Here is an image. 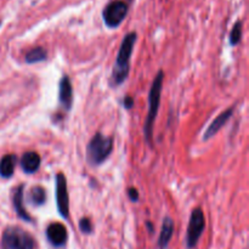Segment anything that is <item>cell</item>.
<instances>
[{
	"mask_svg": "<svg viewBox=\"0 0 249 249\" xmlns=\"http://www.w3.org/2000/svg\"><path fill=\"white\" fill-rule=\"evenodd\" d=\"M136 41V33L131 32L124 36L123 41H122L121 49L117 55L116 65L113 67V72H112V82L113 85H119L122 83L125 82L126 77L129 74V63H130L131 53H133L134 45Z\"/></svg>",
	"mask_w": 249,
	"mask_h": 249,
	"instance_id": "1",
	"label": "cell"
},
{
	"mask_svg": "<svg viewBox=\"0 0 249 249\" xmlns=\"http://www.w3.org/2000/svg\"><path fill=\"white\" fill-rule=\"evenodd\" d=\"M163 80H164V73L160 71L151 85L150 94H148V112L146 117L145 126H143V133H145L146 141L151 143L153 138V125H155L156 117H157L158 109H160V92H162Z\"/></svg>",
	"mask_w": 249,
	"mask_h": 249,
	"instance_id": "2",
	"label": "cell"
},
{
	"mask_svg": "<svg viewBox=\"0 0 249 249\" xmlns=\"http://www.w3.org/2000/svg\"><path fill=\"white\" fill-rule=\"evenodd\" d=\"M113 150V139L97 133L87 147V160L92 167L102 164Z\"/></svg>",
	"mask_w": 249,
	"mask_h": 249,
	"instance_id": "3",
	"label": "cell"
},
{
	"mask_svg": "<svg viewBox=\"0 0 249 249\" xmlns=\"http://www.w3.org/2000/svg\"><path fill=\"white\" fill-rule=\"evenodd\" d=\"M2 249H34V240L28 232L16 226H10L2 233Z\"/></svg>",
	"mask_w": 249,
	"mask_h": 249,
	"instance_id": "4",
	"label": "cell"
},
{
	"mask_svg": "<svg viewBox=\"0 0 249 249\" xmlns=\"http://www.w3.org/2000/svg\"><path fill=\"white\" fill-rule=\"evenodd\" d=\"M204 228H206V219H204L203 212H202L201 208H196L191 213L189 226H187V248L196 247V245L198 243L199 237H201L202 233H203Z\"/></svg>",
	"mask_w": 249,
	"mask_h": 249,
	"instance_id": "5",
	"label": "cell"
},
{
	"mask_svg": "<svg viewBox=\"0 0 249 249\" xmlns=\"http://www.w3.org/2000/svg\"><path fill=\"white\" fill-rule=\"evenodd\" d=\"M126 14H128V5L122 0H114L105 7L102 17L107 27L116 28L123 22Z\"/></svg>",
	"mask_w": 249,
	"mask_h": 249,
	"instance_id": "6",
	"label": "cell"
},
{
	"mask_svg": "<svg viewBox=\"0 0 249 249\" xmlns=\"http://www.w3.org/2000/svg\"><path fill=\"white\" fill-rule=\"evenodd\" d=\"M56 203L61 216L67 219L70 214V196L67 190V179L63 173H58L56 175Z\"/></svg>",
	"mask_w": 249,
	"mask_h": 249,
	"instance_id": "7",
	"label": "cell"
},
{
	"mask_svg": "<svg viewBox=\"0 0 249 249\" xmlns=\"http://www.w3.org/2000/svg\"><path fill=\"white\" fill-rule=\"evenodd\" d=\"M46 236L51 245L55 247H62L67 241V230L62 224L53 223L46 229Z\"/></svg>",
	"mask_w": 249,
	"mask_h": 249,
	"instance_id": "8",
	"label": "cell"
},
{
	"mask_svg": "<svg viewBox=\"0 0 249 249\" xmlns=\"http://www.w3.org/2000/svg\"><path fill=\"white\" fill-rule=\"evenodd\" d=\"M58 100L61 106L70 111L73 104V89L71 80L67 75H63L60 82V90H58Z\"/></svg>",
	"mask_w": 249,
	"mask_h": 249,
	"instance_id": "9",
	"label": "cell"
},
{
	"mask_svg": "<svg viewBox=\"0 0 249 249\" xmlns=\"http://www.w3.org/2000/svg\"><path fill=\"white\" fill-rule=\"evenodd\" d=\"M232 113H233V108H229L226 109V111H224L223 113L219 114V116L212 122L211 125L208 126V129H207L206 133H204V136H203L204 140H208V139L213 138V136L215 135V134L218 133V131L220 130L226 123H228V121L231 118Z\"/></svg>",
	"mask_w": 249,
	"mask_h": 249,
	"instance_id": "10",
	"label": "cell"
},
{
	"mask_svg": "<svg viewBox=\"0 0 249 249\" xmlns=\"http://www.w3.org/2000/svg\"><path fill=\"white\" fill-rule=\"evenodd\" d=\"M40 156L36 152H26L21 158V167L27 174H33L40 167Z\"/></svg>",
	"mask_w": 249,
	"mask_h": 249,
	"instance_id": "11",
	"label": "cell"
},
{
	"mask_svg": "<svg viewBox=\"0 0 249 249\" xmlns=\"http://www.w3.org/2000/svg\"><path fill=\"white\" fill-rule=\"evenodd\" d=\"M173 233H174V221L169 216H165L164 220H163L162 231H160V238H158V247L160 249L167 248L170 240H172Z\"/></svg>",
	"mask_w": 249,
	"mask_h": 249,
	"instance_id": "12",
	"label": "cell"
},
{
	"mask_svg": "<svg viewBox=\"0 0 249 249\" xmlns=\"http://www.w3.org/2000/svg\"><path fill=\"white\" fill-rule=\"evenodd\" d=\"M17 157L15 155H6L0 160V177L11 178L14 175L15 167H16Z\"/></svg>",
	"mask_w": 249,
	"mask_h": 249,
	"instance_id": "13",
	"label": "cell"
},
{
	"mask_svg": "<svg viewBox=\"0 0 249 249\" xmlns=\"http://www.w3.org/2000/svg\"><path fill=\"white\" fill-rule=\"evenodd\" d=\"M14 206H15V209H16L17 215H18L19 218L27 221L32 220V218L28 215L26 209L23 208V186H22V185H19V186L16 189V191H15Z\"/></svg>",
	"mask_w": 249,
	"mask_h": 249,
	"instance_id": "14",
	"label": "cell"
},
{
	"mask_svg": "<svg viewBox=\"0 0 249 249\" xmlns=\"http://www.w3.org/2000/svg\"><path fill=\"white\" fill-rule=\"evenodd\" d=\"M24 60H26L27 63H31V65L32 63H38V62H41V61L46 60L45 49L40 48V46L32 49V50H29L28 53H26Z\"/></svg>",
	"mask_w": 249,
	"mask_h": 249,
	"instance_id": "15",
	"label": "cell"
},
{
	"mask_svg": "<svg viewBox=\"0 0 249 249\" xmlns=\"http://www.w3.org/2000/svg\"><path fill=\"white\" fill-rule=\"evenodd\" d=\"M29 197H31L32 203L36 204V206H41V204H44V202H45L46 199L45 190H44L41 186L33 187V189L31 190V195H29Z\"/></svg>",
	"mask_w": 249,
	"mask_h": 249,
	"instance_id": "16",
	"label": "cell"
},
{
	"mask_svg": "<svg viewBox=\"0 0 249 249\" xmlns=\"http://www.w3.org/2000/svg\"><path fill=\"white\" fill-rule=\"evenodd\" d=\"M241 38H242V22L237 21L230 33L231 45H233V46L237 45V44L241 41Z\"/></svg>",
	"mask_w": 249,
	"mask_h": 249,
	"instance_id": "17",
	"label": "cell"
},
{
	"mask_svg": "<svg viewBox=\"0 0 249 249\" xmlns=\"http://www.w3.org/2000/svg\"><path fill=\"white\" fill-rule=\"evenodd\" d=\"M79 229L83 233H90L92 231L91 221L88 218H83L82 220L79 221Z\"/></svg>",
	"mask_w": 249,
	"mask_h": 249,
	"instance_id": "18",
	"label": "cell"
},
{
	"mask_svg": "<svg viewBox=\"0 0 249 249\" xmlns=\"http://www.w3.org/2000/svg\"><path fill=\"white\" fill-rule=\"evenodd\" d=\"M128 195H129V198H130V201L136 202L139 199V192L135 187H130V189L128 190Z\"/></svg>",
	"mask_w": 249,
	"mask_h": 249,
	"instance_id": "19",
	"label": "cell"
},
{
	"mask_svg": "<svg viewBox=\"0 0 249 249\" xmlns=\"http://www.w3.org/2000/svg\"><path fill=\"white\" fill-rule=\"evenodd\" d=\"M134 105V100L133 97L130 96H126L125 99H124V106H125V108H131Z\"/></svg>",
	"mask_w": 249,
	"mask_h": 249,
	"instance_id": "20",
	"label": "cell"
}]
</instances>
